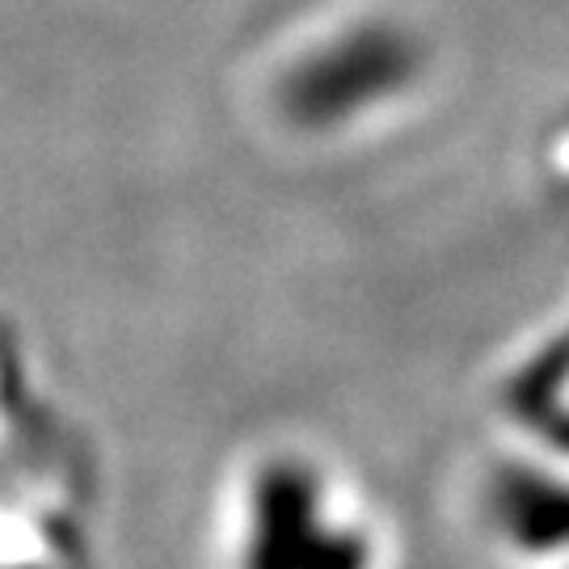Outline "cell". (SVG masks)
I'll use <instances>...</instances> for the list:
<instances>
[{"mask_svg": "<svg viewBox=\"0 0 569 569\" xmlns=\"http://www.w3.org/2000/svg\"><path fill=\"white\" fill-rule=\"evenodd\" d=\"M435 84V39L388 4L312 21L262 68L266 122L305 148H342L385 131Z\"/></svg>", "mask_w": 569, "mask_h": 569, "instance_id": "obj_1", "label": "cell"}, {"mask_svg": "<svg viewBox=\"0 0 569 569\" xmlns=\"http://www.w3.org/2000/svg\"><path fill=\"white\" fill-rule=\"evenodd\" d=\"M224 549L228 569H388L392 536L355 472L279 439L228 481Z\"/></svg>", "mask_w": 569, "mask_h": 569, "instance_id": "obj_2", "label": "cell"}, {"mask_svg": "<svg viewBox=\"0 0 569 569\" xmlns=\"http://www.w3.org/2000/svg\"><path fill=\"white\" fill-rule=\"evenodd\" d=\"M468 519L498 557L519 569H557L569 536L566 456L498 439L472 465Z\"/></svg>", "mask_w": 569, "mask_h": 569, "instance_id": "obj_3", "label": "cell"}, {"mask_svg": "<svg viewBox=\"0 0 569 569\" xmlns=\"http://www.w3.org/2000/svg\"><path fill=\"white\" fill-rule=\"evenodd\" d=\"M566 329L552 321L545 333H536L507 355L502 371L493 376V413L502 418V435L519 443H536L545 451L566 456L569 413H566Z\"/></svg>", "mask_w": 569, "mask_h": 569, "instance_id": "obj_4", "label": "cell"}]
</instances>
